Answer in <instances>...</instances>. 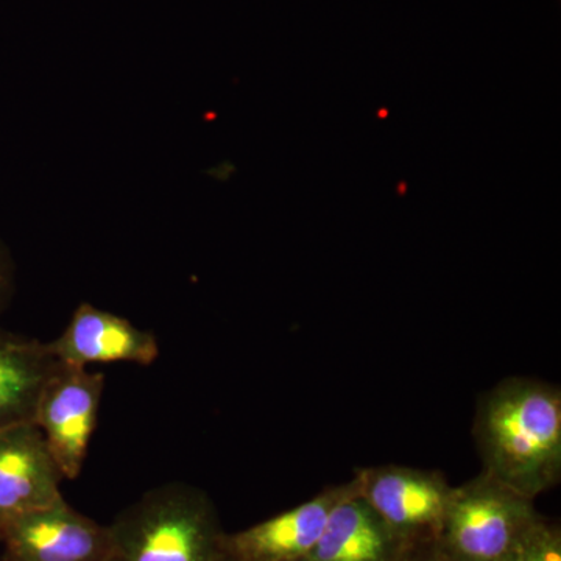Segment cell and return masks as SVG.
I'll use <instances>...</instances> for the list:
<instances>
[{
    "instance_id": "obj_1",
    "label": "cell",
    "mask_w": 561,
    "mask_h": 561,
    "mask_svg": "<svg viewBox=\"0 0 561 561\" xmlns=\"http://www.w3.org/2000/svg\"><path fill=\"white\" fill-rule=\"evenodd\" d=\"M472 437L482 471L537 500L561 481V390L511 376L479 398Z\"/></svg>"
},
{
    "instance_id": "obj_2",
    "label": "cell",
    "mask_w": 561,
    "mask_h": 561,
    "mask_svg": "<svg viewBox=\"0 0 561 561\" xmlns=\"http://www.w3.org/2000/svg\"><path fill=\"white\" fill-rule=\"evenodd\" d=\"M108 527L106 561H217L225 535L208 494L183 482L147 491Z\"/></svg>"
},
{
    "instance_id": "obj_3",
    "label": "cell",
    "mask_w": 561,
    "mask_h": 561,
    "mask_svg": "<svg viewBox=\"0 0 561 561\" xmlns=\"http://www.w3.org/2000/svg\"><path fill=\"white\" fill-rule=\"evenodd\" d=\"M542 515L486 472L454 489L435 551L445 561H505Z\"/></svg>"
},
{
    "instance_id": "obj_4",
    "label": "cell",
    "mask_w": 561,
    "mask_h": 561,
    "mask_svg": "<svg viewBox=\"0 0 561 561\" xmlns=\"http://www.w3.org/2000/svg\"><path fill=\"white\" fill-rule=\"evenodd\" d=\"M105 391V375L58 362L41 391L33 423L38 426L66 481L79 478Z\"/></svg>"
},
{
    "instance_id": "obj_5",
    "label": "cell",
    "mask_w": 561,
    "mask_h": 561,
    "mask_svg": "<svg viewBox=\"0 0 561 561\" xmlns=\"http://www.w3.org/2000/svg\"><path fill=\"white\" fill-rule=\"evenodd\" d=\"M357 494L409 546L434 541L454 489L442 471L401 465L360 468Z\"/></svg>"
},
{
    "instance_id": "obj_6",
    "label": "cell",
    "mask_w": 561,
    "mask_h": 561,
    "mask_svg": "<svg viewBox=\"0 0 561 561\" xmlns=\"http://www.w3.org/2000/svg\"><path fill=\"white\" fill-rule=\"evenodd\" d=\"M110 527L81 515L65 497L0 529V561H106Z\"/></svg>"
},
{
    "instance_id": "obj_7",
    "label": "cell",
    "mask_w": 561,
    "mask_h": 561,
    "mask_svg": "<svg viewBox=\"0 0 561 561\" xmlns=\"http://www.w3.org/2000/svg\"><path fill=\"white\" fill-rule=\"evenodd\" d=\"M356 479L328 486L312 500L249 529L225 534L221 551L243 561H305L335 505L356 490Z\"/></svg>"
},
{
    "instance_id": "obj_8",
    "label": "cell",
    "mask_w": 561,
    "mask_h": 561,
    "mask_svg": "<svg viewBox=\"0 0 561 561\" xmlns=\"http://www.w3.org/2000/svg\"><path fill=\"white\" fill-rule=\"evenodd\" d=\"M62 481L35 423L0 430V529L25 513L61 501Z\"/></svg>"
},
{
    "instance_id": "obj_9",
    "label": "cell",
    "mask_w": 561,
    "mask_h": 561,
    "mask_svg": "<svg viewBox=\"0 0 561 561\" xmlns=\"http://www.w3.org/2000/svg\"><path fill=\"white\" fill-rule=\"evenodd\" d=\"M47 345L61 364L83 368L95 364L149 367L160 357L153 332L88 302L76 309L66 330Z\"/></svg>"
},
{
    "instance_id": "obj_10",
    "label": "cell",
    "mask_w": 561,
    "mask_h": 561,
    "mask_svg": "<svg viewBox=\"0 0 561 561\" xmlns=\"http://www.w3.org/2000/svg\"><path fill=\"white\" fill-rule=\"evenodd\" d=\"M408 549V542L368 507L356 486L335 505L305 561H401Z\"/></svg>"
},
{
    "instance_id": "obj_11",
    "label": "cell",
    "mask_w": 561,
    "mask_h": 561,
    "mask_svg": "<svg viewBox=\"0 0 561 561\" xmlns=\"http://www.w3.org/2000/svg\"><path fill=\"white\" fill-rule=\"evenodd\" d=\"M57 364L47 342L0 330V430L33 423L41 391Z\"/></svg>"
},
{
    "instance_id": "obj_12",
    "label": "cell",
    "mask_w": 561,
    "mask_h": 561,
    "mask_svg": "<svg viewBox=\"0 0 561 561\" xmlns=\"http://www.w3.org/2000/svg\"><path fill=\"white\" fill-rule=\"evenodd\" d=\"M505 561H561L559 524L541 516Z\"/></svg>"
},
{
    "instance_id": "obj_13",
    "label": "cell",
    "mask_w": 561,
    "mask_h": 561,
    "mask_svg": "<svg viewBox=\"0 0 561 561\" xmlns=\"http://www.w3.org/2000/svg\"><path fill=\"white\" fill-rule=\"evenodd\" d=\"M401 561H445L435 551L432 541L420 542V545L409 546L408 552Z\"/></svg>"
},
{
    "instance_id": "obj_14",
    "label": "cell",
    "mask_w": 561,
    "mask_h": 561,
    "mask_svg": "<svg viewBox=\"0 0 561 561\" xmlns=\"http://www.w3.org/2000/svg\"><path fill=\"white\" fill-rule=\"evenodd\" d=\"M11 291V271L10 262L7 260L5 253L0 249V311H2L5 302L9 301Z\"/></svg>"
},
{
    "instance_id": "obj_15",
    "label": "cell",
    "mask_w": 561,
    "mask_h": 561,
    "mask_svg": "<svg viewBox=\"0 0 561 561\" xmlns=\"http://www.w3.org/2000/svg\"><path fill=\"white\" fill-rule=\"evenodd\" d=\"M217 561H243L236 559V557L228 556V553H225L224 551L220 552L219 559Z\"/></svg>"
},
{
    "instance_id": "obj_16",
    "label": "cell",
    "mask_w": 561,
    "mask_h": 561,
    "mask_svg": "<svg viewBox=\"0 0 561 561\" xmlns=\"http://www.w3.org/2000/svg\"><path fill=\"white\" fill-rule=\"evenodd\" d=\"M376 114H378L379 119H386V117L389 116V110L379 108L378 113H376Z\"/></svg>"
},
{
    "instance_id": "obj_17",
    "label": "cell",
    "mask_w": 561,
    "mask_h": 561,
    "mask_svg": "<svg viewBox=\"0 0 561 561\" xmlns=\"http://www.w3.org/2000/svg\"><path fill=\"white\" fill-rule=\"evenodd\" d=\"M398 192H400V195H404L405 192H408V183H405V181H401L400 186H398Z\"/></svg>"
}]
</instances>
